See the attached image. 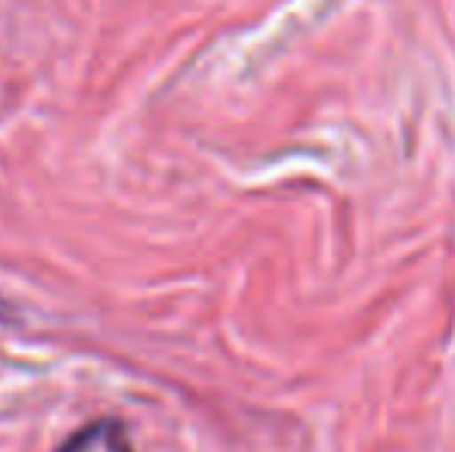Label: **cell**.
<instances>
[{
  "mask_svg": "<svg viewBox=\"0 0 455 452\" xmlns=\"http://www.w3.org/2000/svg\"><path fill=\"white\" fill-rule=\"evenodd\" d=\"M106 428H108V422H91L87 428L75 431V434L68 437V440L62 443V447L56 449V452H87V449H91V443H93V440L106 437Z\"/></svg>",
  "mask_w": 455,
  "mask_h": 452,
  "instance_id": "obj_1",
  "label": "cell"
},
{
  "mask_svg": "<svg viewBox=\"0 0 455 452\" xmlns=\"http://www.w3.org/2000/svg\"><path fill=\"white\" fill-rule=\"evenodd\" d=\"M10 316H12V313H10V310L4 307V301H0V320H10Z\"/></svg>",
  "mask_w": 455,
  "mask_h": 452,
  "instance_id": "obj_2",
  "label": "cell"
}]
</instances>
